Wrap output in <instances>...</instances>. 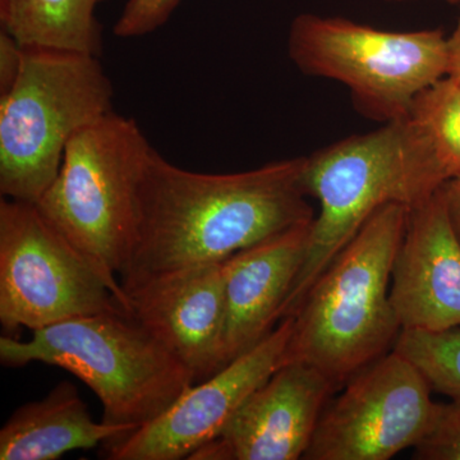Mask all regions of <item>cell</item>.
<instances>
[{
  "mask_svg": "<svg viewBox=\"0 0 460 460\" xmlns=\"http://www.w3.org/2000/svg\"><path fill=\"white\" fill-rule=\"evenodd\" d=\"M98 56L23 47L16 84L0 96V193L38 204L56 181L68 142L113 111Z\"/></svg>",
  "mask_w": 460,
  "mask_h": 460,
  "instance_id": "5",
  "label": "cell"
},
{
  "mask_svg": "<svg viewBox=\"0 0 460 460\" xmlns=\"http://www.w3.org/2000/svg\"><path fill=\"white\" fill-rule=\"evenodd\" d=\"M23 60V47L11 35L0 31V96L7 95L16 84Z\"/></svg>",
  "mask_w": 460,
  "mask_h": 460,
  "instance_id": "21",
  "label": "cell"
},
{
  "mask_svg": "<svg viewBox=\"0 0 460 460\" xmlns=\"http://www.w3.org/2000/svg\"><path fill=\"white\" fill-rule=\"evenodd\" d=\"M422 372L393 349L330 399L305 460H389L429 434L438 402Z\"/></svg>",
  "mask_w": 460,
  "mask_h": 460,
  "instance_id": "9",
  "label": "cell"
},
{
  "mask_svg": "<svg viewBox=\"0 0 460 460\" xmlns=\"http://www.w3.org/2000/svg\"><path fill=\"white\" fill-rule=\"evenodd\" d=\"M0 362L30 363L71 372L95 393L102 422L144 428L174 404L190 386L192 372L132 314H91L35 330L30 341L3 334Z\"/></svg>",
  "mask_w": 460,
  "mask_h": 460,
  "instance_id": "4",
  "label": "cell"
},
{
  "mask_svg": "<svg viewBox=\"0 0 460 460\" xmlns=\"http://www.w3.org/2000/svg\"><path fill=\"white\" fill-rule=\"evenodd\" d=\"M288 54L302 74L344 84L354 108L381 124L408 117L417 96L447 75V35L438 29L387 31L301 13Z\"/></svg>",
  "mask_w": 460,
  "mask_h": 460,
  "instance_id": "7",
  "label": "cell"
},
{
  "mask_svg": "<svg viewBox=\"0 0 460 460\" xmlns=\"http://www.w3.org/2000/svg\"><path fill=\"white\" fill-rule=\"evenodd\" d=\"M293 323V316L281 320L252 349L190 386L162 416L105 444L107 458L190 459L222 434L242 404L284 365Z\"/></svg>",
  "mask_w": 460,
  "mask_h": 460,
  "instance_id": "10",
  "label": "cell"
},
{
  "mask_svg": "<svg viewBox=\"0 0 460 460\" xmlns=\"http://www.w3.org/2000/svg\"><path fill=\"white\" fill-rule=\"evenodd\" d=\"M393 349L422 372L432 392L460 399V328L402 330Z\"/></svg>",
  "mask_w": 460,
  "mask_h": 460,
  "instance_id": "18",
  "label": "cell"
},
{
  "mask_svg": "<svg viewBox=\"0 0 460 460\" xmlns=\"http://www.w3.org/2000/svg\"><path fill=\"white\" fill-rule=\"evenodd\" d=\"M458 20L447 36V75L460 84V4Z\"/></svg>",
  "mask_w": 460,
  "mask_h": 460,
  "instance_id": "23",
  "label": "cell"
},
{
  "mask_svg": "<svg viewBox=\"0 0 460 460\" xmlns=\"http://www.w3.org/2000/svg\"><path fill=\"white\" fill-rule=\"evenodd\" d=\"M408 214L402 205L381 208L320 275L293 314L284 365L313 366L343 389L392 352L402 325L390 286Z\"/></svg>",
  "mask_w": 460,
  "mask_h": 460,
  "instance_id": "3",
  "label": "cell"
},
{
  "mask_svg": "<svg viewBox=\"0 0 460 460\" xmlns=\"http://www.w3.org/2000/svg\"><path fill=\"white\" fill-rule=\"evenodd\" d=\"M408 117L428 136L447 178H459L460 84L441 78L417 96Z\"/></svg>",
  "mask_w": 460,
  "mask_h": 460,
  "instance_id": "17",
  "label": "cell"
},
{
  "mask_svg": "<svg viewBox=\"0 0 460 460\" xmlns=\"http://www.w3.org/2000/svg\"><path fill=\"white\" fill-rule=\"evenodd\" d=\"M447 181L428 136L410 117L305 156V189L319 202V213L280 321L296 313L320 275L372 215L390 204H422Z\"/></svg>",
  "mask_w": 460,
  "mask_h": 460,
  "instance_id": "2",
  "label": "cell"
},
{
  "mask_svg": "<svg viewBox=\"0 0 460 460\" xmlns=\"http://www.w3.org/2000/svg\"><path fill=\"white\" fill-rule=\"evenodd\" d=\"M133 317L201 383L222 370L224 261L159 275L126 290Z\"/></svg>",
  "mask_w": 460,
  "mask_h": 460,
  "instance_id": "12",
  "label": "cell"
},
{
  "mask_svg": "<svg viewBox=\"0 0 460 460\" xmlns=\"http://www.w3.org/2000/svg\"><path fill=\"white\" fill-rule=\"evenodd\" d=\"M135 429L96 422L77 387L62 381L41 401L21 405L0 431V460H57Z\"/></svg>",
  "mask_w": 460,
  "mask_h": 460,
  "instance_id": "15",
  "label": "cell"
},
{
  "mask_svg": "<svg viewBox=\"0 0 460 460\" xmlns=\"http://www.w3.org/2000/svg\"><path fill=\"white\" fill-rule=\"evenodd\" d=\"M313 222L284 230L224 261L223 367L252 349L280 323L281 307L305 262Z\"/></svg>",
  "mask_w": 460,
  "mask_h": 460,
  "instance_id": "14",
  "label": "cell"
},
{
  "mask_svg": "<svg viewBox=\"0 0 460 460\" xmlns=\"http://www.w3.org/2000/svg\"><path fill=\"white\" fill-rule=\"evenodd\" d=\"M151 150L135 119L111 111L68 142L56 181L35 204L113 283L120 284L135 243Z\"/></svg>",
  "mask_w": 460,
  "mask_h": 460,
  "instance_id": "6",
  "label": "cell"
},
{
  "mask_svg": "<svg viewBox=\"0 0 460 460\" xmlns=\"http://www.w3.org/2000/svg\"><path fill=\"white\" fill-rule=\"evenodd\" d=\"M385 2H390V3H405V2H414V0H385ZM443 2L449 3V4H454V5H459L460 4V0H443Z\"/></svg>",
  "mask_w": 460,
  "mask_h": 460,
  "instance_id": "24",
  "label": "cell"
},
{
  "mask_svg": "<svg viewBox=\"0 0 460 460\" xmlns=\"http://www.w3.org/2000/svg\"><path fill=\"white\" fill-rule=\"evenodd\" d=\"M441 190L454 232L460 241V177L447 181Z\"/></svg>",
  "mask_w": 460,
  "mask_h": 460,
  "instance_id": "22",
  "label": "cell"
},
{
  "mask_svg": "<svg viewBox=\"0 0 460 460\" xmlns=\"http://www.w3.org/2000/svg\"><path fill=\"white\" fill-rule=\"evenodd\" d=\"M441 189L410 208L393 266L390 301L402 330L460 328V241Z\"/></svg>",
  "mask_w": 460,
  "mask_h": 460,
  "instance_id": "13",
  "label": "cell"
},
{
  "mask_svg": "<svg viewBox=\"0 0 460 460\" xmlns=\"http://www.w3.org/2000/svg\"><path fill=\"white\" fill-rule=\"evenodd\" d=\"M338 390L313 366L286 363L242 404L222 434L190 459H304Z\"/></svg>",
  "mask_w": 460,
  "mask_h": 460,
  "instance_id": "11",
  "label": "cell"
},
{
  "mask_svg": "<svg viewBox=\"0 0 460 460\" xmlns=\"http://www.w3.org/2000/svg\"><path fill=\"white\" fill-rule=\"evenodd\" d=\"M417 460H460V399L438 402L434 425L414 447Z\"/></svg>",
  "mask_w": 460,
  "mask_h": 460,
  "instance_id": "19",
  "label": "cell"
},
{
  "mask_svg": "<svg viewBox=\"0 0 460 460\" xmlns=\"http://www.w3.org/2000/svg\"><path fill=\"white\" fill-rule=\"evenodd\" d=\"M105 0H0V22L22 47L53 48L100 57Z\"/></svg>",
  "mask_w": 460,
  "mask_h": 460,
  "instance_id": "16",
  "label": "cell"
},
{
  "mask_svg": "<svg viewBox=\"0 0 460 460\" xmlns=\"http://www.w3.org/2000/svg\"><path fill=\"white\" fill-rule=\"evenodd\" d=\"M305 156L252 171H186L155 148L140 187L135 243L119 275L124 292L168 272L226 261L239 251L314 219Z\"/></svg>",
  "mask_w": 460,
  "mask_h": 460,
  "instance_id": "1",
  "label": "cell"
},
{
  "mask_svg": "<svg viewBox=\"0 0 460 460\" xmlns=\"http://www.w3.org/2000/svg\"><path fill=\"white\" fill-rule=\"evenodd\" d=\"M132 314L120 284L68 241L30 202L0 201V323L16 338L91 314ZM133 316V314H132Z\"/></svg>",
  "mask_w": 460,
  "mask_h": 460,
  "instance_id": "8",
  "label": "cell"
},
{
  "mask_svg": "<svg viewBox=\"0 0 460 460\" xmlns=\"http://www.w3.org/2000/svg\"><path fill=\"white\" fill-rule=\"evenodd\" d=\"M181 0H127L114 23L113 33L119 39L151 35L171 20Z\"/></svg>",
  "mask_w": 460,
  "mask_h": 460,
  "instance_id": "20",
  "label": "cell"
}]
</instances>
